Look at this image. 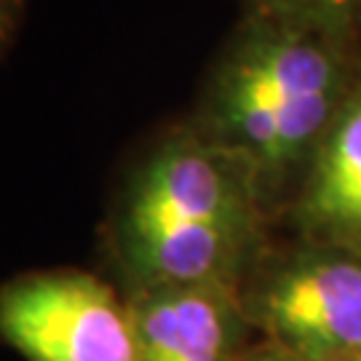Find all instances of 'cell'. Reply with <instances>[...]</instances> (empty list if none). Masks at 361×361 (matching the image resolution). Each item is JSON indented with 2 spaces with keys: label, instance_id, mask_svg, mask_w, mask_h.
Masks as SVG:
<instances>
[{
  "label": "cell",
  "instance_id": "cell-2",
  "mask_svg": "<svg viewBox=\"0 0 361 361\" xmlns=\"http://www.w3.org/2000/svg\"><path fill=\"white\" fill-rule=\"evenodd\" d=\"M0 337L27 361H140L131 305L86 271H35L0 286Z\"/></svg>",
  "mask_w": 361,
  "mask_h": 361
},
{
  "label": "cell",
  "instance_id": "cell-9",
  "mask_svg": "<svg viewBox=\"0 0 361 361\" xmlns=\"http://www.w3.org/2000/svg\"><path fill=\"white\" fill-rule=\"evenodd\" d=\"M257 361H297V359H292V356H262Z\"/></svg>",
  "mask_w": 361,
  "mask_h": 361
},
{
  "label": "cell",
  "instance_id": "cell-5",
  "mask_svg": "<svg viewBox=\"0 0 361 361\" xmlns=\"http://www.w3.org/2000/svg\"><path fill=\"white\" fill-rule=\"evenodd\" d=\"M335 70L332 56L316 40L292 32H265L233 51L214 83L212 102L332 104Z\"/></svg>",
  "mask_w": 361,
  "mask_h": 361
},
{
  "label": "cell",
  "instance_id": "cell-1",
  "mask_svg": "<svg viewBox=\"0 0 361 361\" xmlns=\"http://www.w3.org/2000/svg\"><path fill=\"white\" fill-rule=\"evenodd\" d=\"M233 155L177 137L131 180L118 214V255L137 289L228 284L249 212Z\"/></svg>",
  "mask_w": 361,
  "mask_h": 361
},
{
  "label": "cell",
  "instance_id": "cell-6",
  "mask_svg": "<svg viewBox=\"0 0 361 361\" xmlns=\"http://www.w3.org/2000/svg\"><path fill=\"white\" fill-rule=\"evenodd\" d=\"M305 209L310 225L361 244V94L324 140Z\"/></svg>",
  "mask_w": 361,
  "mask_h": 361
},
{
  "label": "cell",
  "instance_id": "cell-3",
  "mask_svg": "<svg viewBox=\"0 0 361 361\" xmlns=\"http://www.w3.org/2000/svg\"><path fill=\"white\" fill-rule=\"evenodd\" d=\"M259 324L297 361L361 359V265L310 259L262 286Z\"/></svg>",
  "mask_w": 361,
  "mask_h": 361
},
{
  "label": "cell",
  "instance_id": "cell-7",
  "mask_svg": "<svg viewBox=\"0 0 361 361\" xmlns=\"http://www.w3.org/2000/svg\"><path fill=\"white\" fill-rule=\"evenodd\" d=\"M262 8L284 19L345 22L361 13V0H257Z\"/></svg>",
  "mask_w": 361,
  "mask_h": 361
},
{
  "label": "cell",
  "instance_id": "cell-10",
  "mask_svg": "<svg viewBox=\"0 0 361 361\" xmlns=\"http://www.w3.org/2000/svg\"><path fill=\"white\" fill-rule=\"evenodd\" d=\"M353 361H361V359H353Z\"/></svg>",
  "mask_w": 361,
  "mask_h": 361
},
{
  "label": "cell",
  "instance_id": "cell-4",
  "mask_svg": "<svg viewBox=\"0 0 361 361\" xmlns=\"http://www.w3.org/2000/svg\"><path fill=\"white\" fill-rule=\"evenodd\" d=\"M140 361H228L235 302L228 284L137 289L129 300Z\"/></svg>",
  "mask_w": 361,
  "mask_h": 361
},
{
  "label": "cell",
  "instance_id": "cell-8",
  "mask_svg": "<svg viewBox=\"0 0 361 361\" xmlns=\"http://www.w3.org/2000/svg\"><path fill=\"white\" fill-rule=\"evenodd\" d=\"M25 13V0H0V56L8 49Z\"/></svg>",
  "mask_w": 361,
  "mask_h": 361
}]
</instances>
